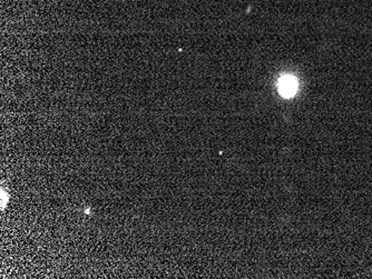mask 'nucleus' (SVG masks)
Listing matches in <instances>:
<instances>
[{
  "mask_svg": "<svg viewBox=\"0 0 372 279\" xmlns=\"http://www.w3.org/2000/svg\"><path fill=\"white\" fill-rule=\"evenodd\" d=\"M278 89L280 95L286 97V98H290L296 95V92L298 90V80L296 79L293 76H283L280 78L278 84Z\"/></svg>",
  "mask_w": 372,
  "mask_h": 279,
  "instance_id": "obj_1",
  "label": "nucleus"
}]
</instances>
